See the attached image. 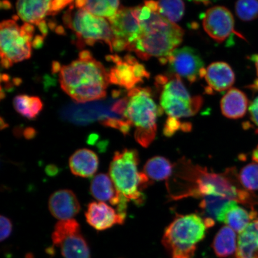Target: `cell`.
Instances as JSON below:
<instances>
[{
    "label": "cell",
    "instance_id": "1",
    "mask_svg": "<svg viewBox=\"0 0 258 258\" xmlns=\"http://www.w3.org/2000/svg\"><path fill=\"white\" fill-rule=\"evenodd\" d=\"M176 170L178 187L171 192L174 200L188 197L202 199L207 196H221L251 207L258 205V198L243 188L234 169L217 174L194 165L189 161L182 160Z\"/></svg>",
    "mask_w": 258,
    "mask_h": 258
},
{
    "label": "cell",
    "instance_id": "2",
    "mask_svg": "<svg viewBox=\"0 0 258 258\" xmlns=\"http://www.w3.org/2000/svg\"><path fill=\"white\" fill-rule=\"evenodd\" d=\"M140 19L141 34L131 51L142 59L157 57L162 63L182 43L184 31L160 14L154 0L141 6Z\"/></svg>",
    "mask_w": 258,
    "mask_h": 258
},
{
    "label": "cell",
    "instance_id": "3",
    "mask_svg": "<svg viewBox=\"0 0 258 258\" xmlns=\"http://www.w3.org/2000/svg\"><path fill=\"white\" fill-rule=\"evenodd\" d=\"M59 82L61 88L74 101L85 103L105 98L109 74L89 51L84 50L79 59L61 67Z\"/></svg>",
    "mask_w": 258,
    "mask_h": 258
},
{
    "label": "cell",
    "instance_id": "4",
    "mask_svg": "<svg viewBox=\"0 0 258 258\" xmlns=\"http://www.w3.org/2000/svg\"><path fill=\"white\" fill-rule=\"evenodd\" d=\"M124 117L135 128V137L147 148L156 137L157 121L162 109L153 99L149 88H135L128 90Z\"/></svg>",
    "mask_w": 258,
    "mask_h": 258
},
{
    "label": "cell",
    "instance_id": "5",
    "mask_svg": "<svg viewBox=\"0 0 258 258\" xmlns=\"http://www.w3.org/2000/svg\"><path fill=\"white\" fill-rule=\"evenodd\" d=\"M139 162L136 150L117 151L109 167V175L119 192L128 201L140 205L143 204L144 200L142 189L150 181L143 172H139Z\"/></svg>",
    "mask_w": 258,
    "mask_h": 258
},
{
    "label": "cell",
    "instance_id": "6",
    "mask_svg": "<svg viewBox=\"0 0 258 258\" xmlns=\"http://www.w3.org/2000/svg\"><path fill=\"white\" fill-rule=\"evenodd\" d=\"M204 220L196 214L180 215L166 229L163 246L172 254V258L191 257L196 245L205 237Z\"/></svg>",
    "mask_w": 258,
    "mask_h": 258
},
{
    "label": "cell",
    "instance_id": "7",
    "mask_svg": "<svg viewBox=\"0 0 258 258\" xmlns=\"http://www.w3.org/2000/svg\"><path fill=\"white\" fill-rule=\"evenodd\" d=\"M156 83L161 88L160 107L168 118L179 120L192 117L201 109L202 97L191 96L179 77L173 74L159 76Z\"/></svg>",
    "mask_w": 258,
    "mask_h": 258
},
{
    "label": "cell",
    "instance_id": "8",
    "mask_svg": "<svg viewBox=\"0 0 258 258\" xmlns=\"http://www.w3.org/2000/svg\"><path fill=\"white\" fill-rule=\"evenodd\" d=\"M64 24L75 32L78 45L92 46L98 41L107 44L112 51L113 34L109 21L91 14L85 9L70 6L63 16Z\"/></svg>",
    "mask_w": 258,
    "mask_h": 258
},
{
    "label": "cell",
    "instance_id": "9",
    "mask_svg": "<svg viewBox=\"0 0 258 258\" xmlns=\"http://www.w3.org/2000/svg\"><path fill=\"white\" fill-rule=\"evenodd\" d=\"M34 26L25 23L19 27L15 20L3 21L0 26L2 66L5 69L31 56Z\"/></svg>",
    "mask_w": 258,
    "mask_h": 258
},
{
    "label": "cell",
    "instance_id": "10",
    "mask_svg": "<svg viewBox=\"0 0 258 258\" xmlns=\"http://www.w3.org/2000/svg\"><path fill=\"white\" fill-rule=\"evenodd\" d=\"M141 6L135 8L121 7L117 14L108 19L113 34L112 52L131 51L141 34Z\"/></svg>",
    "mask_w": 258,
    "mask_h": 258
},
{
    "label": "cell",
    "instance_id": "11",
    "mask_svg": "<svg viewBox=\"0 0 258 258\" xmlns=\"http://www.w3.org/2000/svg\"><path fill=\"white\" fill-rule=\"evenodd\" d=\"M51 238L64 258H91L88 244L75 219L58 222Z\"/></svg>",
    "mask_w": 258,
    "mask_h": 258
},
{
    "label": "cell",
    "instance_id": "12",
    "mask_svg": "<svg viewBox=\"0 0 258 258\" xmlns=\"http://www.w3.org/2000/svg\"><path fill=\"white\" fill-rule=\"evenodd\" d=\"M161 63H167L171 74L184 79L190 83L206 75V69L202 58L191 47L176 48Z\"/></svg>",
    "mask_w": 258,
    "mask_h": 258
},
{
    "label": "cell",
    "instance_id": "13",
    "mask_svg": "<svg viewBox=\"0 0 258 258\" xmlns=\"http://www.w3.org/2000/svg\"><path fill=\"white\" fill-rule=\"evenodd\" d=\"M106 59L115 64L108 73L109 83L114 85L130 90L150 76L143 64L131 54H127L123 59L117 54L109 55Z\"/></svg>",
    "mask_w": 258,
    "mask_h": 258
},
{
    "label": "cell",
    "instance_id": "14",
    "mask_svg": "<svg viewBox=\"0 0 258 258\" xmlns=\"http://www.w3.org/2000/svg\"><path fill=\"white\" fill-rule=\"evenodd\" d=\"M203 25L206 33L218 43H222L234 34L244 38L235 31L233 16L223 6H214L208 9L203 17Z\"/></svg>",
    "mask_w": 258,
    "mask_h": 258
},
{
    "label": "cell",
    "instance_id": "15",
    "mask_svg": "<svg viewBox=\"0 0 258 258\" xmlns=\"http://www.w3.org/2000/svg\"><path fill=\"white\" fill-rule=\"evenodd\" d=\"M90 192L97 201L108 202L117 207L119 214L126 216L128 200L118 191L111 177L104 173L94 177L90 185Z\"/></svg>",
    "mask_w": 258,
    "mask_h": 258
},
{
    "label": "cell",
    "instance_id": "16",
    "mask_svg": "<svg viewBox=\"0 0 258 258\" xmlns=\"http://www.w3.org/2000/svg\"><path fill=\"white\" fill-rule=\"evenodd\" d=\"M85 215L88 223L98 231L108 230L115 225L123 224L125 218L102 202L90 203Z\"/></svg>",
    "mask_w": 258,
    "mask_h": 258
},
{
    "label": "cell",
    "instance_id": "17",
    "mask_svg": "<svg viewBox=\"0 0 258 258\" xmlns=\"http://www.w3.org/2000/svg\"><path fill=\"white\" fill-rule=\"evenodd\" d=\"M51 214L60 221L73 219L80 211V203L75 194L69 189L54 192L48 201Z\"/></svg>",
    "mask_w": 258,
    "mask_h": 258
},
{
    "label": "cell",
    "instance_id": "18",
    "mask_svg": "<svg viewBox=\"0 0 258 258\" xmlns=\"http://www.w3.org/2000/svg\"><path fill=\"white\" fill-rule=\"evenodd\" d=\"M208 84L206 92H222L231 88L235 82V74L226 62H214L208 66L205 76Z\"/></svg>",
    "mask_w": 258,
    "mask_h": 258
},
{
    "label": "cell",
    "instance_id": "19",
    "mask_svg": "<svg viewBox=\"0 0 258 258\" xmlns=\"http://www.w3.org/2000/svg\"><path fill=\"white\" fill-rule=\"evenodd\" d=\"M51 0H17L18 15L25 23L38 26L49 15Z\"/></svg>",
    "mask_w": 258,
    "mask_h": 258
},
{
    "label": "cell",
    "instance_id": "20",
    "mask_svg": "<svg viewBox=\"0 0 258 258\" xmlns=\"http://www.w3.org/2000/svg\"><path fill=\"white\" fill-rule=\"evenodd\" d=\"M248 105L249 101L246 95L236 88L229 89L221 101L222 114L228 118L235 120L244 117Z\"/></svg>",
    "mask_w": 258,
    "mask_h": 258
},
{
    "label": "cell",
    "instance_id": "21",
    "mask_svg": "<svg viewBox=\"0 0 258 258\" xmlns=\"http://www.w3.org/2000/svg\"><path fill=\"white\" fill-rule=\"evenodd\" d=\"M69 165L74 175L83 177H92L98 169V157L93 151L83 148L72 155Z\"/></svg>",
    "mask_w": 258,
    "mask_h": 258
},
{
    "label": "cell",
    "instance_id": "22",
    "mask_svg": "<svg viewBox=\"0 0 258 258\" xmlns=\"http://www.w3.org/2000/svg\"><path fill=\"white\" fill-rule=\"evenodd\" d=\"M235 258H258V219L238 235Z\"/></svg>",
    "mask_w": 258,
    "mask_h": 258
},
{
    "label": "cell",
    "instance_id": "23",
    "mask_svg": "<svg viewBox=\"0 0 258 258\" xmlns=\"http://www.w3.org/2000/svg\"><path fill=\"white\" fill-rule=\"evenodd\" d=\"M257 216V213L254 210L249 212L238 206L237 202L233 201L226 211L224 222L234 231L240 234L251 221L256 219Z\"/></svg>",
    "mask_w": 258,
    "mask_h": 258
},
{
    "label": "cell",
    "instance_id": "24",
    "mask_svg": "<svg viewBox=\"0 0 258 258\" xmlns=\"http://www.w3.org/2000/svg\"><path fill=\"white\" fill-rule=\"evenodd\" d=\"M233 201L224 196H207L202 199L199 206L206 218L224 222L226 211Z\"/></svg>",
    "mask_w": 258,
    "mask_h": 258
},
{
    "label": "cell",
    "instance_id": "25",
    "mask_svg": "<svg viewBox=\"0 0 258 258\" xmlns=\"http://www.w3.org/2000/svg\"><path fill=\"white\" fill-rule=\"evenodd\" d=\"M212 247L216 255L220 258L230 256L236 251V235L233 229L227 226L222 227L216 235Z\"/></svg>",
    "mask_w": 258,
    "mask_h": 258
},
{
    "label": "cell",
    "instance_id": "26",
    "mask_svg": "<svg viewBox=\"0 0 258 258\" xmlns=\"http://www.w3.org/2000/svg\"><path fill=\"white\" fill-rule=\"evenodd\" d=\"M173 166L165 157L151 158L145 163L143 173L151 182L167 180L173 173Z\"/></svg>",
    "mask_w": 258,
    "mask_h": 258
},
{
    "label": "cell",
    "instance_id": "27",
    "mask_svg": "<svg viewBox=\"0 0 258 258\" xmlns=\"http://www.w3.org/2000/svg\"><path fill=\"white\" fill-rule=\"evenodd\" d=\"M14 105L19 114L28 119H34L43 109V104L40 98L26 95L16 96Z\"/></svg>",
    "mask_w": 258,
    "mask_h": 258
},
{
    "label": "cell",
    "instance_id": "28",
    "mask_svg": "<svg viewBox=\"0 0 258 258\" xmlns=\"http://www.w3.org/2000/svg\"><path fill=\"white\" fill-rule=\"evenodd\" d=\"M120 0H85L84 9L99 17L111 18L118 12Z\"/></svg>",
    "mask_w": 258,
    "mask_h": 258
},
{
    "label": "cell",
    "instance_id": "29",
    "mask_svg": "<svg viewBox=\"0 0 258 258\" xmlns=\"http://www.w3.org/2000/svg\"><path fill=\"white\" fill-rule=\"evenodd\" d=\"M158 11L164 18L173 23L179 22L185 12V3L183 0H159Z\"/></svg>",
    "mask_w": 258,
    "mask_h": 258
},
{
    "label": "cell",
    "instance_id": "30",
    "mask_svg": "<svg viewBox=\"0 0 258 258\" xmlns=\"http://www.w3.org/2000/svg\"><path fill=\"white\" fill-rule=\"evenodd\" d=\"M238 179L242 186L247 191L258 190V163L247 164L240 171Z\"/></svg>",
    "mask_w": 258,
    "mask_h": 258
},
{
    "label": "cell",
    "instance_id": "31",
    "mask_svg": "<svg viewBox=\"0 0 258 258\" xmlns=\"http://www.w3.org/2000/svg\"><path fill=\"white\" fill-rule=\"evenodd\" d=\"M235 9L241 21L249 22L258 18V0H237Z\"/></svg>",
    "mask_w": 258,
    "mask_h": 258
},
{
    "label": "cell",
    "instance_id": "32",
    "mask_svg": "<svg viewBox=\"0 0 258 258\" xmlns=\"http://www.w3.org/2000/svg\"><path fill=\"white\" fill-rule=\"evenodd\" d=\"M13 224L12 221L10 219L5 217V216H1L0 218V240L3 241L8 239L11 235L12 231Z\"/></svg>",
    "mask_w": 258,
    "mask_h": 258
},
{
    "label": "cell",
    "instance_id": "33",
    "mask_svg": "<svg viewBox=\"0 0 258 258\" xmlns=\"http://www.w3.org/2000/svg\"><path fill=\"white\" fill-rule=\"evenodd\" d=\"M74 0H51V8L48 15H54L62 11L68 5H72Z\"/></svg>",
    "mask_w": 258,
    "mask_h": 258
},
{
    "label": "cell",
    "instance_id": "34",
    "mask_svg": "<svg viewBox=\"0 0 258 258\" xmlns=\"http://www.w3.org/2000/svg\"><path fill=\"white\" fill-rule=\"evenodd\" d=\"M249 111L251 121L258 126V96L251 102Z\"/></svg>",
    "mask_w": 258,
    "mask_h": 258
},
{
    "label": "cell",
    "instance_id": "35",
    "mask_svg": "<svg viewBox=\"0 0 258 258\" xmlns=\"http://www.w3.org/2000/svg\"><path fill=\"white\" fill-rule=\"evenodd\" d=\"M188 1L195 3L196 4H202L205 6H207L217 2L219 0H188Z\"/></svg>",
    "mask_w": 258,
    "mask_h": 258
},
{
    "label": "cell",
    "instance_id": "36",
    "mask_svg": "<svg viewBox=\"0 0 258 258\" xmlns=\"http://www.w3.org/2000/svg\"><path fill=\"white\" fill-rule=\"evenodd\" d=\"M35 135V130L32 128H28L26 129L24 133L25 137L27 139H31L33 138Z\"/></svg>",
    "mask_w": 258,
    "mask_h": 258
},
{
    "label": "cell",
    "instance_id": "37",
    "mask_svg": "<svg viewBox=\"0 0 258 258\" xmlns=\"http://www.w3.org/2000/svg\"><path fill=\"white\" fill-rule=\"evenodd\" d=\"M249 59L254 62L256 70L257 75L258 76V54H253V55L249 57Z\"/></svg>",
    "mask_w": 258,
    "mask_h": 258
},
{
    "label": "cell",
    "instance_id": "38",
    "mask_svg": "<svg viewBox=\"0 0 258 258\" xmlns=\"http://www.w3.org/2000/svg\"><path fill=\"white\" fill-rule=\"evenodd\" d=\"M251 157H252V160L254 161V162L258 163V145L255 149L253 150L252 156H251Z\"/></svg>",
    "mask_w": 258,
    "mask_h": 258
},
{
    "label": "cell",
    "instance_id": "39",
    "mask_svg": "<svg viewBox=\"0 0 258 258\" xmlns=\"http://www.w3.org/2000/svg\"><path fill=\"white\" fill-rule=\"evenodd\" d=\"M181 258H191V257H182Z\"/></svg>",
    "mask_w": 258,
    "mask_h": 258
}]
</instances>
